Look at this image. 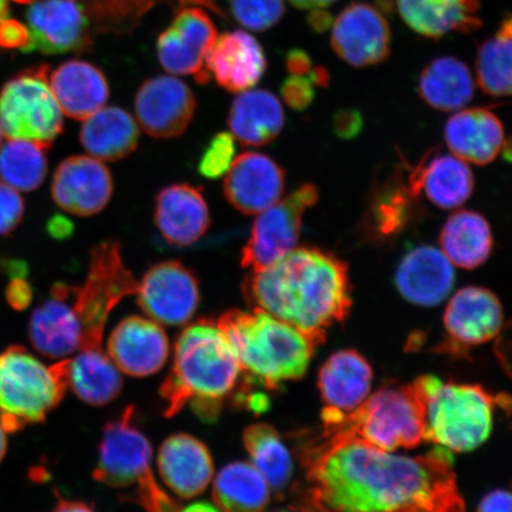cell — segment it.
<instances>
[{
    "label": "cell",
    "mask_w": 512,
    "mask_h": 512,
    "mask_svg": "<svg viewBox=\"0 0 512 512\" xmlns=\"http://www.w3.org/2000/svg\"><path fill=\"white\" fill-rule=\"evenodd\" d=\"M306 509L463 511L453 459L445 447L396 456L366 441L322 437L305 450Z\"/></svg>",
    "instance_id": "1"
},
{
    "label": "cell",
    "mask_w": 512,
    "mask_h": 512,
    "mask_svg": "<svg viewBox=\"0 0 512 512\" xmlns=\"http://www.w3.org/2000/svg\"><path fill=\"white\" fill-rule=\"evenodd\" d=\"M242 290L252 309L283 320L317 345L351 307L348 265L315 247H296L272 265L249 272Z\"/></svg>",
    "instance_id": "2"
},
{
    "label": "cell",
    "mask_w": 512,
    "mask_h": 512,
    "mask_svg": "<svg viewBox=\"0 0 512 512\" xmlns=\"http://www.w3.org/2000/svg\"><path fill=\"white\" fill-rule=\"evenodd\" d=\"M241 374L232 345L213 319L188 325L177 339L174 364L159 390L165 418L190 406L198 418L215 421Z\"/></svg>",
    "instance_id": "3"
},
{
    "label": "cell",
    "mask_w": 512,
    "mask_h": 512,
    "mask_svg": "<svg viewBox=\"0 0 512 512\" xmlns=\"http://www.w3.org/2000/svg\"><path fill=\"white\" fill-rule=\"evenodd\" d=\"M238 357L242 373L267 389L298 380L318 345L292 325L253 307L232 310L217 319Z\"/></svg>",
    "instance_id": "4"
},
{
    "label": "cell",
    "mask_w": 512,
    "mask_h": 512,
    "mask_svg": "<svg viewBox=\"0 0 512 512\" xmlns=\"http://www.w3.org/2000/svg\"><path fill=\"white\" fill-rule=\"evenodd\" d=\"M322 415L323 437L360 439L386 452L425 440V403L414 383L383 387L351 412L326 407Z\"/></svg>",
    "instance_id": "5"
},
{
    "label": "cell",
    "mask_w": 512,
    "mask_h": 512,
    "mask_svg": "<svg viewBox=\"0 0 512 512\" xmlns=\"http://www.w3.org/2000/svg\"><path fill=\"white\" fill-rule=\"evenodd\" d=\"M152 447L137 425L136 408L128 406L108 422L99 447L93 477L112 489L126 490L132 503L149 511H178L182 507L160 488L152 466Z\"/></svg>",
    "instance_id": "6"
},
{
    "label": "cell",
    "mask_w": 512,
    "mask_h": 512,
    "mask_svg": "<svg viewBox=\"0 0 512 512\" xmlns=\"http://www.w3.org/2000/svg\"><path fill=\"white\" fill-rule=\"evenodd\" d=\"M68 358L47 366L22 345L0 352V424L6 433L41 424L69 387Z\"/></svg>",
    "instance_id": "7"
},
{
    "label": "cell",
    "mask_w": 512,
    "mask_h": 512,
    "mask_svg": "<svg viewBox=\"0 0 512 512\" xmlns=\"http://www.w3.org/2000/svg\"><path fill=\"white\" fill-rule=\"evenodd\" d=\"M425 403V440L453 452L482 445L492 431L495 398L470 384L424 376L414 382Z\"/></svg>",
    "instance_id": "8"
},
{
    "label": "cell",
    "mask_w": 512,
    "mask_h": 512,
    "mask_svg": "<svg viewBox=\"0 0 512 512\" xmlns=\"http://www.w3.org/2000/svg\"><path fill=\"white\" fill-rule=\"evenodd\" d=\"M137 288V280L125 266L117 241L101 242L92 249L85 283L70 286V300L81 328L79 350L102 349L112 311L121 300L136 294Z\"/></svg>",
    "instance_id": "9"
},
{
    "label": "cell",
    "mask_w": 512,
    "mask_h": 512,
    "mask_svg": "<svg viewBox=\"0 0 512 512\" xmlns=\"http://www.w3.org/2000/svg\"><path fill=\"white\" fill-rule=\"evenodd\" d=\"M0 125L8 139L30 140L47 149L63 132V112L49 82V66L24 70L0 92Z\"/></svg>",
    "instance_id": "10"
},
{
    "label": "cell",
    "mask_w": 512,
    "mask_h": 512,
    "mask_svg": "<svg viewBox=\"0 0 512 512\" xmlns=\"http://www.w3.org/2000/svg\"><path fill=\"white\" fill-rule=\"evenodd\" d=\"M318 198L316 185L307 183L258 214L242 249L241 266L251 271L262 270L293 251L302 232L304 215Z\"/></svg>",
    "instance_id": "11"
},
{
    "label": "cell",
    "mask_w": 512,
    "mask_h": 512,
    "mask_svg": "<svg viewBox=\"0 0 512 512\" xmlns=\"http://www.w3.org/2000/svg\"><path fill=\"white\" fill-rule=\"evenodd\" d=\"M136 294L146 316L158 324H187L200 305L196 275L176 260L152 266L138 283Z\"/></svg>",
    "instance_id": "12"
},
{
    "label": "cell",
    "mask_w": 512,
    "mask_h": 512,
    "mask_svg": "<svg viewBox=\"0 0 512 512\" xmlns=\"http://www.w3.org/2000/svg\"><path fill=\"white\" fill-rule=\"evenodd\" d=\"M216 38L215 24L206 11L182 9L158 38V60L170 74L195 75L197 82L207 83L204 63Z\"/></svg>",
    "instance_id": "13"
},
{
    "label": "cell",
    "mask_w": 512,
    "mask_h": 512,
    "mask_svg": "<svg viewBox=\"0 0 512 512\" xmlns=\"http://www.w3.org/2000/svg\"><path fill=\"white\" fill-rule=\"evenodd\" d=\"M27 19L28 51L56 55L92 47L91 21L76 0H32Z\"/></svg>",
    "instance_id": "14"
},
{
    "label": "cell",
    "mask_w": 512,
    "mask_h": 512,
    "mask_svg": "<svg viewBox=\"0 0 512 512\" xmlns=\"http://www.w3.org/2000/svg\"><path fill=\"white\" fill-rule=\"evenodd\" d=\"M331 27V47L350 66H375L387 59L392 32L386 17L374 6L352 3Z\"/></svg>",
    "instance_id": "15"
},
{
    "label": "cell",
    "mask_w": 512,
    "mask_h": 512,
    "mask_svg": "<svg viewBox=\"0 0 512 512\" xmlns=\"http://www.w3.org/2000/svg\"><path fill=\"white\" fill-rule=\"evenodd\" d=\"M196 106L187 83L166 75L146 80L134 100L138 123L157 139L181 136L194 118Z\"/></svg>",
    "instance_id": "16"
},
{
    "label": "cell",
    "mask_w": 512,
    "mask_h": 512,
    "mask_svg": "<svg viewBox=\"0 0 512 512\" xmlns=\"http://www.w3.org/2000/svg\"><path fill=\"white\" fill-rule=\"evenodd\" d=\"M51 195L56 206L69 214H99L113 195L111 171L92 156L69 157L55 171Z\"/></svg>",
    "instance_id": "17"
},
{
    "label": "cell",
    "mask_w": 512,
    "mask_h": 512,
    "mask_svg": "<svg viewBox=\"0 0 512 512\" xmlns=\"http://www.w3.org/2000/svg\"><path fill=\"white\" fill-rule=\"evenodd\" d=\"M286 174L283 168L259 152H243L233 160L224 178L227 201L245 215H258L280 201Z\"/></svg>",
    "instance_id": "18"
},
{
    "label": "cell",
    "mask_w": 512,
    "mask_h": 512,
    "mask_svg": "<svg viewBox=\"0 0 512 512\" xmlns=\"http://www.w3.org/2000/svg\"><path fill=\"white\" fill-rule=\"evenodd\" d=\"M108 356L128 376L158 373L170 354L168 336L155 320L127 317L115 326L107 344Z\"/></svg>",
    "instance_id": "19"
},
{
    "label": "cell",
    "mask_w": 512,
    "mask_h": 512,
    "mask_svg": "<svg viewBox=\"0 0 512 512\" xmlns=\"http://www.w3.org/2000/svg\"><path fill=\"white\" fill-rule=\"evenodd\" d=\"M204 67L217 85L228 92L241 93L261 80L267 59L261 44L251 34L236 30L217 36Z\"/></svg>",
    "instance_id": "20"
},
{
    "label": "cell",
    "mask_w": 512,
    "mask_h": 512,
    "mask_svg": "<svg viewBox=\"0 0 512 512\" xmlns=\"http://www.w3.org/2000/svg\"><path fill=\"white\" fill-rule=\"evenodd\" d=\"M503 309L494 293L482 287H465L446 307L444 324L457 348L467 349L496 338L503 326Z\"/></svg>",
    "instance_id": "21"
},
{
    "label": "cell",
    "mask_w": 512,
    "mask_h": 512,
    "mask_svg": "<svg viewBox=\"0 0 512 512\" xmlns=\"http://www.w3.org/2000/svg\"><path fill=\"white\" fill-rule=\"evenodd\" d=\"M160 478L174 494L191 499L203 494L214 477L213 457L208 447L190 434L171 435L159 448Z\"/></svg>",
    "instance_id": "22"
},
{
    "label": "cell",
    "mask_w": 512,
    "mask_h": 512,
    "mask_svg": "<svg viewBox=\"0 0 512 512\" xmlns=\"http://www.w3.org/2000/svg\"><path fill=\"white\" fill-rule=\"evenodd\" d=\"M29 338L32 347L53 360L78 352L81 328L70 300V286L56 284L51 288L50 299L31 315Z\"/></svg>",
    "instance_id": "23"
},
{
    "label": "cell",
    "mask_w": 512,
    "mask_h": 512,
    "mask_svg": "<svg viewBox=\"0 0 512 512\" xmlns=\"http://www.w3.org/2000/svg\"><path fill=\"white\" fill-rule=\"evenodd\" d=\"M155 223L170 245L185 247L200 240L210 227V213L202 188L175 184L156 197Z\"/></svg>",
    "instance_id": "24"
},
{
    "label": "cell",
    "mask_w": 512,
    "mask_h": 512,
    "mask_svg": "<svg viewBox=\"0 0 512 512\" xmlns=\"http://www.w3.org/2000/svg\"><path fill=\"white\" fill-rule=\"evenodd\" d=\"M453 265L440 249L414 248L396 272V286L401 296L415 305L435 306L444 302L454 285Z\"/></svg>",
    "instance_id": "25"
},
{
    "label": "cell",
    "mask_w": 512,
    "mask_h": 512,
    "mask_svg": "<svg viewBox=\"0 0 512 512\" xmlns=\"http://www.w3.org/2000/svg\"><path fill=\"white\" fill-rule=\"evenodd\" d=\"M445 140L454 156L476 165L494 162L504 149L502 121L486 108H470L448 119Z\"/></svg>",
    "instance_id": "26"
},
{
    "label": "cell",
    "mask_w": 512,
    "mask_h": 512,
    "mask_svg": "<svg viewBox=\"0 0 512 512\" xmlns=\"http://www.w3.org/2000/svg\"><path fill=\"white\" fill-rule=\"evenodd\" d=\"M49 82L62 112L75 120L91 117L105 107L110 98L105 74L86 61L62 63L49 75Z\"/></svg>",
    "instance_id": "27"
},
{
    "label": "cell",
    "mask_w": 512,
    "mask_h": 512,
    "mask_svg": "<svg viewBox=\"0 0 512 512\" xmlns=\"http://www.w3.org/2000/svg\"><path fill=\"white\" fill-rule=\"evenodd\" d=\"M408 181L416 195L424 192L428 201L445 210L462 207L475 189L471 169L456 156H427L409 172Z\"/></svg>",
    "instance_id": "28"
},
{
    "label": "cell",
    "mask_w": 512,
    "mask_h": 512,
    "mask_svg": "<svg viewBox=\"0 0 512 512\" xmlns=\"http://www.w3.org/2000/svg\"><path fill=\"white\" fill-rule=\"evenodd\" d=\"M396 4L409 28L433 40L451 32L470 34L482 27L479 0H396Z\"/></svg>",
    "instance_id": "29"
},
{
    "label": "cell",
    "mask_w": 512,
    "mask_h": 512,
    "mask_svg": "<svg viewBox=\"0 0 512 512\" xmlns=\"http://www.w3.org/2000/svg\"><path fill=\"white\" fill-rule=\"evenodd\" d=\"M285 126L281 102L264 89L241 92L230 107V134L243 146H264L273 142Z\"/></svg>",
    "instance_id": "30"
},
{
    "label": "cell",
    "mask_w": 512,
    "mask_h": 512,
    "mask_svg": "<svg viewBox=\"0 0 512 512\" xmlns=\"http://www.w3.org/2000/svg\"><path fill=\"white\" fill-rule=\"evenodd\" d=\"M373 370L354 350L338 351L320 369L318 386L326 407L351 412L370 393Z\"/></svg>",
    "instance_id": "31"
},
{
    "label": "cell",
    "mask_w": 512,
    "mask_h": 512,
    "mask_svg": "<svg viewBox=\"0 0 512 512\" xmlns=\"http://www.w3.org/2000/svg\"><path fill=\"white\" fill-rule=\"evenodd\" d=\"M80 142L89 156L102 162H118L137 149L139 128L130 114L119 107H102L85 120Z\"/></svg>",
    "instance_id": "32"
},
{
    "label": "cell",
    "mask_w": 512,
    "mask_h": 512,
    "mask_svg": "<svg viewBox=\"0 0 512 512\" xmlns=\"http://www.w3.org/2000/svg\"><path fill=\"white\" fill-rule=\"evenodd\" d=\"M439 241L441 252L451 264L465 270L483 265L494 247L489 222L471 210H459L448 217Z\"/></svg>",
    "instance_id": "33"
},
{
    "label": "cell",
    "mask_w": 512,
    "mask_h": 512,
    "mask_svg": "<svg viewBox=\"0 0 512 512\" xmlns=\"http://www.w3.org/2000/svg\"><path fill=\"white\" fill-rule=\"evenodd\" d=\"M418 93L428 106L441 112L462 110L475 94L470 69L456 57L433 60L420 75Z\"/></svg>",
    "instance_id": "34"
},
{
    "label": "cell",
    "mask_w": 512,
    "mask_h": 512,
    "mask_svg": "<svg viewBox=\"0 0 512 512\" xmlns=\"http://www.w3.org/2000/svg\"><path fill=\"white\" fill-rule=\"evenodd\" d=\"M69 387L88 405L104 406L118 398L123 379L104 349L79 350L70 360Z\"/></svg>",
    "instance_id": "35"
},
{
    "label": "cell",
    "mask_w": 512,
    "mask_h": 512,
    "mask_svg": "<svg viewBox=\"0 0 512 512\" xmlns=\"http://www.w3.org/2000/svg\"><path fill=\"white\" fill-rule=\"evenodd\" d=\"M270 497V486L249 463H230L214 480L213 501L216 508L222 511H261L270 503Z\"/></svg>",
    "instance_id": "36"
},
{
    "label": "cell",
    "mask_w": 512,
    "mask_h": 512,
    "mask_svg": "<svg viewBox=\"0 0 512 512\" xmlns=\"http://www.w3.org/2000/svg\"><path fill=\"white\" fill-rule=\"evenodd\" d=\"M243 445L252 465L264 477L270 489L283 494L293 475L291 454L275 428L256 424L243 432Z\"/></svg>",
    "instance_id": "37"
},
{
    "label": "cell",
    "mask_w": 512,
    "mask_h": 512,
    "mask_svg": "<svg viewBox=\"0 0 512 512\" xmlns=\"http://www.w3.org/2000/svg\"><path fill=\"white\" fill-rule=\"evenodd\" d=\"M419 196L406 182H390L376 191L367 211L368 229L381 238L400 234L415 217Z\"/></svg>",
    "instance_id": "38"
},
{
    "label": "cell",
    "mask_w": 512,
    "mask_h": 512,
    "mask_svg": "<svg viewBox=\"0 0 512 512\" xmlns=\"http://www.w3.org/2000/svg\"><path fill=\"white\" fill-rule=\"evenodd\" d=\"M47 147L23 139H9L0 147V179L17 191L40 188L48 172Z\"/></svg>",
    "instance_id": "39"
},
{
    "label": "cell",
    "mask_w": 512,
    "mask_h": 512,
    "mask_svg": "<svg viewBox=\"0 0 512 512\" xmlns=\"http://www.w3.org/2000/svg\"><path fill=\"white\" fill-rule=\"evenodd\" d=\"M85 10L89 21L102 32H126L136 28L147 12L165 0H76ZM181 4L206 6L224 16L215 0H177Z\"/></svg>",
    "instance_id": "40"
},
{
    "label": "cell",
    "mask_w": 512,
    "mask_h": 512,
    "mask_svg": "<svg viewBox=\"0 0 512 512\" xmlns=\"http://www.w3.org/2000/svg\"><path fill=\"white\" fill-rule=\"evenodd\" d=\"M511 17L503 19L495 34L479 47L476 59L477 82L485 94H511Z\"/></svg>",
    "instance_id": "41"
},
{
    "label": "cell",
    "mask_w": 512,
    "mask_h": 512,
    "mask_svg": "<svg viewBox=\"0 0 512 512\" xmlns=\"http://www.w3.org/2000/svg\"><path fill=\"white\" fill-rule=\"evenodd\" d=\"M230 11L243 28L261 32L274 27L285 15L284 0H230Z\"/></svg>",
    "instance_id": "42"
},
{
    "label": "cell",
    "mask_w": 512,
    "mask_h": 512,
    "mask_svg": "<svg viewBox=\"0 0 512 512\" xmlns=\"http://www.w3.org/2000/svg\"><path fill=\"white\" fill-rule=\"evenodd\" d=\"M235 139L227 132L217 133L210 140L198 163V172L208 179H217L227 174L235 156Z\"/></svg>",
    "instance_id": "43"
},
{
    "label": "cell",
    "mask_w": 512,
    "mask_h": 512,
    "mask_svg": "<svg viewBox=\"0 0 512 512\" xmlns=\"http://www.w3.org/2000/svg\"><path fill=\"white\" fill-rule=\"evenodd\" d=\"M23 216L24 202L21 195L8 184L0 182V236L14 232Z\"/></svg>",
    "instance_id": "44"
},
{
    "label": "cell",
    "mask_w": 512,
    "mask_h": 512,
    "mask_svg": "<svg viewBox=\"0 0 512 512\" xmlns=\"http://www.w3.org/2000/svg\"><path fill=\"white\" fill-rule=\"evenodd\" d=\"M315 85L305 75H291L281 86L285 104L292 110L304 111L315 100Z\"/></svg>",
    "instance_id": "45"
},
{
    "label": "cell",
    "mask_w": 512,
    "mask_h": 512,
    "mask_svg": "<svg viewBox=\"0 0 512 512\" xmlns=\"http://www.w3.org/2000/svg\"><path fill=\"white\" fill-rule=\"evenodd\" d=\"M30 46V32L28 27L16 21V19H5L0 24V48L22 49L27 51Z\"/></svg>",
    "instance_id": "46"
},
{
    "label": "cell",
    "mask_w": 512,
    "mask_h": 512,
    "mask_svg": "<svg viewBox=\"0 0 512 512\" xmlns=\"http://www.w3.org/2000/svg\"><path fill=\"white\" fill-rule=\"evenodd\" d=\"M5 299L16 311H23L31 304V286L24 277L12 278L5 290Z\"/></svg>",
    "instance_id": "47"
},
{
    "label": "cell",
    "mask_w": 512,
    "mask_h": 512,
    "mask_svg": "<svg viewBox=\"0 0 512 512\" xmlns=\"http://www.w3.org/2000/svg\"><path fill=\"white\" fill-rule=\"evenodd\" d=\"M363 127L362 115L354 110H344L335 115L334 131L339 138L352 139Z\"/></svg>",
    "instance_id": "48"
},
{
    "label": "cell",
    "mask_w": 512,
    "mask_h": 512,
    "mask_svg": "<svg viewBox=\"0 0 512 512\" xmlns=\"http://www.w3.org/2000/svg\"><path fill=\"white\" fill-rule=\"evenodd\" d=\"M482 512H509L511 511V495L508 491L497 490L483 498L479 504Z\"/></svg>",
    "instance_id": "49"
},
{
    "label": "cell",
    "mask_w": 512,
    "mask_h": 512,
    "mask_svg": "<svg viewBox=\"0 0 512 512\" xmlns=\"http://www.w3.org/2000/svg\"><path fill=\"white\" fill-rule=\"evenodd\" d=\"M312 67L310 56L302 49H293L286 57V68L291 75L309 74Z\"/></svg>",
    "instance_id": "50"
},
{
    "label": "cell",
    "mask_w": 512,
    "mask_h": 512,
    "mask_svg": "<svg viewBox=\"0 0 512 512\" xmlns=\"http://www.w3.org/2000/svg\"><path fill=\"white\" fill-rule=\"evenodd\" d=\"M48 232L55 239H67L73 234L74 226L67 217L55 215L48 223Z\"/></svg>",
    "instance_id": "51"
},
{
    "label": "cell",
    "mask_w": 512,
    "mask_h": 512,
    "mask_svg": "<svg viewBox=\"0 0 512 512\" xmlns=\"http://www.w3.org/2000/svg\"><path fill=\"white\" fill-rule=\"evenodd\" d=\"M332 19L334 18H332L329 12H326L323 9H315L311 10L309 23L313 30L323 32L331 27Z\"/></svg>",
    "instance_id": "52"
},
{
    "label": "cell",
    "mask_w": 512,
    "mask_h": 512,
    "mask_svg": "<svg viewBox=\"0 0 512 512\" xmlns=\"http://www.w3.org/2000/svg\"><path fill=\"white\" fill-rule=\"evenodd\" d=\"M57 504L55 511H92L94 507L86 502L82 501H69V499L63 498L59 491H55Z\"/></svg>",
    "instance_id": "53"
},
{
    "label": "cell",
    "mask_w": 512,
    "mask_h": 512,
    "mask_svg": "<svg viewBox=\"0 0 512 512\" xmlns=\"http://www.w3.org/2000/svg\"><path fill=\"white\" fill-rule=\"evenodd\" d=\"M337 0H290V3L300 10H315L328 8Z\"/></svg>",
    "instance_id": "54"
},
{
    "label": "cell",
    "mask_w": 512,
    "mask_h": 512,
    "mask_svg": "<svg viewBox=\"0 0 512 512\" xmlns=\"http://www.w3.org/2000/svg\"><path fill=\"white\" fill-rule=\"evenodd\" d=\"M310 80L313 85L318 87H328L330 83V75L328 70L322 66L312 67L310 70Z\"/></svg>",
    "instance_id": "55"
},
{
    "label": "cell",
    "mask_w": 512,
    "mask_h": 512,
    "mask_svg": "<svg viewBox=\"0 0 512 512\" xmlns=\"http://www.w3.org/2000/svg\"><path fill=\"white\" fill-rule=\"evenodd\" d=\"M6 451H8V440H6V431L2 424H0V463L3 462Z\"/></svg>",
    "instance_id": "56"
},
{
    "label": "cell",
    "mask_w": 512,
    "mask_h": 512,
    "mask_svg": "<svg viewBox=\"0 0 512 512\" xmlns=\"http://www.w3.org/2000/svg\"><path fill=\"white\" fill-rule=\"evenodd\" d=\"M9 2L10 0H0V24L9 18Z\"/></svg>",
    "instance_id": "57"
},
{
    "label": "cell",
    "mask_w": 512,
    "mask_h": 512,
    "mask_svg": "<svg viewBox=\"0 0 512 512\" xmlns=\"http://www.w3.org/2000/svg\"><path fill=\"white\" fill-rule=\"evenodd\" d=\"M3 130H2V125H0V146H2V139H3Z\"/></svg>",
    "instance_id": "58"
}]
</instances>
